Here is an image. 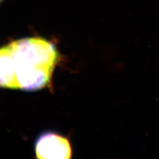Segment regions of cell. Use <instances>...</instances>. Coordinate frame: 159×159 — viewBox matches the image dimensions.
I'll use <instances>...</instances> for the list:
<instances>
[{
	"instance_id": "7a4b0ae2",
	"label": "cell",
	"mask_w": 159,
	"mask_h": 159,
	"mask_svg": "<svg viewBox=\"0 0 159 159\" xmlns=\"http://www.w3.org/2000/svg\"><path fill=\"white\" fill-rule=\"evenodd\" d=\"M38 159H68L72 157L69 141L65 137L53 132H48L39 137L35 145Z\"/></svg>"
},
{
	"instance_id": "3957f363",
	"label": "cell",
	"mask_w": 159,
	"mask_h": 159,
	"mask_svg": "<svg viewBox=\"0 0 159 159\" xmlns=\"http://www.w3.org/2000/svg\"><path fill=\"white\" fill-rule=\"evenodd\" d=\"M1 1H2V0H1Z\"/></svg>"
},
{
	"instance_id": "6da1fadb",
	"label": "cell",
	"mask_w": 159,
	"mask_h": 159,
	"mask_svg": "<svg viewBox=\"0 0 159 159\" xmlns=\"http://www.w3.org/2000/svg\"><path fill=\"white\" fill-rule=\"evenodd\" d=\"M53 43L40 37L14 41L0 51V85L34 91L50 84L58 61Z\"/></svg>"
}]
</instances>
